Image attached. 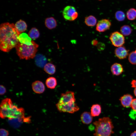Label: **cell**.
Segmentation results:
<instances>
[{
    "label": "cell",
    "mask_w": 136,
    "mask_h": 136,
    "mask_svg": "<svg viewBox=\"0 0 136 136\" xmlns=\"http://www.w3.org/2000/svg\"><path fill=\"white\" fill-rule=\"evenodd\" d=\"M20 34L13 23L8 22L2 23L0 26V50L8 52L15 47L19 42L18 37Z\"/></svg>",
    "instance_id": "1"
},
{
    "label": "cell",
    "mask_w": 136,
    "mask_h": 136,
    "mask_svg": "<svg viewBox=\"0 0 136 136\" xmlns=\"http://www.w3.org/2000/svg\"><path fill=\"white\" fill-rule=\"evenodd\" d=\"M0 111V117L2 118H7L10 120L17 119L20 122L24 121L25 118L24 109L14 105L9 98H6L2 100Z\"/></svg>",
    "instance_id": "2"
},
{
    "label": "cell",
    "mask_w": 136,
    "mask_h": 136,
    "mask_svg": "<svg viewBox=\"0 0 136 136\" xmlns=\"http://www.w3.org/2000/svg\"><path fill=\"white\" fill-rule=\"evenodd\" d=\"M93 124L95 126L94 136H111L114 133L113 124L108 117L99 118Z\"/></svg>",
    "instance_id": "3"
},
{
    "label": "cell",
    "mask_w": 136,
    "mask_h": 136,
    "mask_svg": "<svg viewBox=\"0 0 136 136\" xmlns=\"http://www.w3.org/2000/svg\"><path fill=\"white\" fill-rule=\"evenodd\" d=\"M39 45L32 40L31 45H28L19 42L15 47L16 53L20 59L26 60L35 57Z\"/></svg>",
    "instance_id": "4"
},
{
    "label": "cell",
    "mask_w": 136,
    "mask_h": 136,
    "mask_svg": "<svg viewBox=\"0 0 136 136\" xmlns=\"http://www.w3.org/2000/svg\"><path fill=\"white\" fill-rule=\"evenodd\" d=\"M56 106L58 110L60 112L73 113L79 110V108L75 101L65 104H61L57 103Z\"/></svg>",
    "instance_id": "5"
},
{
    "label": "cell",
    "mask_w": 136,
    "mask_h": 136,
    "mask_svg": "<svg viewBox=\"0 0 136 136\" xmlns=\"http://www.w3.org/2000/svg\"><path fill=\"white\" fill-rule=\"evenodd\" d=\"M64 19L69 21H73L78 17V14L75 8L73 6H68L65 7L62 12Z\"/></svg>",
    "instance_id": "6"
},
{
    "label": "cell",
    "mask_w": 136,
    "mask_h": 136,
    "mask_svg": "<svg viewBox=\"0 0 136 136\" xmlns=\"http://www.w3.org/2000/svg\"><path fill=\"white\" fill-rule=\"evenodd\" d=\"M109 39L112 45L117 47L122 46L125 42L124 36L118 31L112 33Z\"/></svg>",
    "instance_id": "7"
},
{
    "label": "cell",
    "mask_w": 136,
    "mask_h": 136,
    "mask_svg": "<svg viewBox=\"0 0 136 136\" xmlns=\"http://www.w3.org/2000/svg\"><path fill=\"white\" fill-rule=\"evenodd\" d=\"M74 93L72 91H69L62 93L60 98L58 102L61 104H65L73 101H75Z\"/></svg>",
    "instance_id": "8"
},
{
    "label": "cell",
    "mask_w": 136,
    "mask_h": 136,
    "mask_svg": "<svg viewBox=\"0 0 136 136\" xmlns=\"http://www.w3.org/2000/svg\"><path fill=\"white\" fill-rule=\"evenodd\" d=\"M111 23L109 20L103 19L98 21L96 27V30L99 32H104L110 29Z\"/></svg>",
    "instance_id": "9"
},
{
    "label": "cell",
    "mask_w": 136,
    "mask_h": 136,
    "mask_svg": "<svg viewBox=\"0 0 136 136\" xmlns=\"http://www.w3.org/2000/svg\"><path fill=\"white\" fill-rule=\"evenodd\" d=\"M114 53L119 59H124L129 55V50L122 46L116 48L114 51Z\"/></svg>",
    "instance_id": "10"
},
{
    "label": "cell",
    "mask_w": 136,
    "mask_h": 136,
    "mask_svg": "<svg viewBox=\"0 0 136 136\" xmlns=\"http://www.w3.org/2000/svg\"><path fill=\"white\" fill-rule=\"evenodd\" d=\"M133 99V97L131 95L129 94H126L121 96L119 100L123 107L128 108L130 107Z\"/></svg>",
    "instance_id": "11"
},
{
    "label": "cell",
    "mask_w": 136,
    "mask_h": 136,
    "mask_svg": "<svg viewBox=\"0 0 136 136\" xmlns=\"http://www.w3.org/2000/svg\"><path fill=\"white\" fill-rule=\"evenodd\" d=\"M32 87L33 91L38 94L43 93L45 89L43 83L39 81H36L33 82L32 84Z\"/></svg>",
    "instance_id": "12"
},
{
    "label": "cell",
    "mask_w": 136,
    "mask_h": 136,
    "mask_svg": "<svg viewBox=\"0 0 136 136\" xmlns=\"http://www.w3.org/2000/svg\"><path fill=\"white\" fill-rule=\"evenodd\" d=\"M111 70L113 74L116 76L120 75L123 72V69L122 65L117 63L113 64L111 66Z\"/></svg>",
    "instance_id": "13"
},
{
    "label": "cell",
    "mask_w": 136,
    "mask_h": 136,
    "mask_svg": "<svg viewBox=\"0 0 136 136\" xmlns=\"http://www.w3.org/2000/svg\"><path fill=\"white\" fill-rule=\"evenodd\" d=\"M15 26L17 32L20 34L25 31L27 27V25L25 22L21 19L16 22Z\"/></svg>",
    "instance_id": "14"
},
{
    "label": "cell",
    "mask_w": 136,
    "mask_h": 136,
    "mask_svg": "<svg viewBox=\"0 0 136 136\" xmlns=\"http://www.w3.org/2000/svg\"><path fill=\"white\" fill-rule=\"evenodd\" d=\"M80 119L81 121L83 124H90L92 122L93 116L90 113L85 112L81 114Z\"/></svg>",
    "instance_id": "15"
},
{
    "label": "cell",
    "mask_w": 136,
    "mask_h": 136,
    "mask_svg": "<svg viewBox=\"0 0 136 136\" xmlns=\"http://www.w3.org/2000/svg\"><path fill=\"white\" fill-rule=\"evenodd\" d=\"M45 24L46 26L50 29L55 28L57 25L56 21L53 17H50L46 18L45 20Z\"/></svg>",
    "instance_id": "16"
},
{
    "label": "cell",
    "mask_w": 136,
    "mask_h": 136,
    "mask_svg": "<svg viewBox=\"0 0 136 136\" xmlns=\"http://www.w3.org/2000/svg\"><path fill=\"white\" fill-rule=\"evenodd\" d=\"M35 57V61L37 65L40 67L44 66L46 64L47 59L44 55L39 54L36 55Z\"/></svg>",
    "instance_id": "17"
},
{
    "label": "cell",
    "mask_w": 136,
    "mask_h": 136,
    "mask_svg": "<svg viewBox=\"0 0 136 136\" xmlns=\"http://www.w3.org/2000/svg\"><path fill=\"white\" fill-rule=\"evenodd\" d=\"M19 42L28 45H31L32 43L31 39L28 35L25 33H20L18 37Z\"/></svg>",
    "instance_id": "18"
},
{
    "label": "cell",
    "mask_w": 136,
    "mask_h": 136,
    "mask_svg": "<svg viewBox=\"0 0 136 136\" xmlns=\"http://www.w3.org/2000/svg\"><path fill=\"white\" fill-rule=\"evenodd\" d=\"M101 106L98 104L93 105L91 107L90 113L93 117L99 116L101 112Z\"/></svg>",
    "instance_id": "19"
},
{
    "label": "cell",
    "mask_w": 136,
    "mask_h": 136,
    "mask_svg": "<svg viewBox=\"0 0 136 136\" xmlns=\"http://www.w3.org/2000/svg\"><path fill=\"white\" fill-rule=\"evenodd\" d=\"M46 84L47 87L51 89H54L57 85L56 79L53 77H50L46 80Z\"/></svg>",
    "instance_id": "20"
},
{
    "label": "cell",
    "mask_w": 136,
    "mask_h": 136,
    "mask_svg": "<svg viewBox=\"0 0 136 136\" xmlns=\"http://www.w3.org/2000/svg\"><path fill=\"white\" fill-rule=\"evenodd\" d=\"M97 21V19L94 16L90 15L85 18L84 22L87 26H93L96 25Z\"/></svg>",
    "instance_id": "21"
},
{
    "label": "cell",
    "mask_w": 136,
    "mask_h": 136,
    "mask_svg": "<svg viewBox=\"0 0 136 136\" xmlns=\"http://www.w3.org/2000/svg\"><path fill=\"white\" fill-rule=\"evenodd\" d=\"M44 71L48 74L52 75L54 74L56 72L55 66L50 63H46L44 66Z\"/></svg>",
    "instance_id": "22"
},
{
    "label": "cell",
    "mask_w": 136,
    "mask_h": 136,
    "mask_svg": "<svg viewBox=\"0 0 136 136\" xmlns=\"http://www.w3.org/2000/svg\"><path fill=\"white\" fill-rule=\"evenodd\" d=\"M28 35L31 39H35L39 37L40 33L37 28L35 27H32L29 31Z\"/></svg>",
    "instance_id": "23"
},
{
    "label": "cell",
    "mask_w": 136,
    "mask_h": 136,
    "mask_svg": "<svg viewBox=\"0 0 136 136\" xmlns=\"http://www.w3.org/2000/svg\"><path fill=\"white\" fill-rule=\"evenodd\" d=\"M121 33L124 36H127L130 35L132 31L131 28L128 25H124L120 28Z\"/></svg>",
    "instance_id": "24"
},
{
    "label": "cell",
    "mask_w": 136,
    "mask_h": 136,
    "mask_svg": "<svg viewBox=\"0 0 136 136\" xmlns=\"http://www.w3.org/2000/svg\"><path fill=\"white\" fill-rule=\"evenodd\" d=\"M126 16L127 19L130 20H133L136 18V9L131 8L127 11Z\"/></svg>",
    "instance_id": "25"
},
{
    "label": "cell",
    "mask_w": 136,
    "mask_h": 136,
    "mask_svg": "<svg viewBox=\"0 0 136 136\" xmlns=\"http://www.w3.org/2000/svg\"><path fill=\"white\" fill-rule=\"evenodd\" d=\"M125 17L124 13L122 11H118L115 13V18L118 21H124L125 18Z\"/></svg>",
    "instance_id": "26"
},
{
    "label": "cell",
    "mask_w": 136,
    "mask_h": 136,
    "mask_svg": "<svg viewBox=\"0 0 136 136\" xmlns=\"http://www.w3.org/2000/svg\"><path fill=\"white\" fill-rule=\"evenodd\" d=\"M128 60L131 64L136 65V52L133 51L130 52L128 55Z\"/></svg>",
    "instance_id": "27"
},
{
    "label": "cell",
    "mask_w": 136,
    "mask_h": 136,
    "mask_svg": "<svg viewBox=\"0 0 136 136\" xmlns=\"http://www.w3.org/2000/svg\"><path fill=\"white\" fill-rule=\"evenodd\" d=\"M97 46V49L99 51L103 50L105 48V44L101 42L98 43Z\"/></svg>",
    "instance_id": "28"
},
{
    "label": "cell",
    "mask_w": 136,
    "mask_h": 136,
    "mask_svg": "<svg viewBox=\"0 0 136 136\" xmlns=\"http://www.w3.org/2000/svg\"><path fill=\"white\" fill-rule=\"evenodd\" d=\"M9 134L8 131L3 128L0 130V136H8Z\"/></svg>",
    "instance_id": "29"
},
{
    "label": "cell",
    "mask_w": 136,
    "mask_h": 136,
    "mask_svg": "<svg viewBox=\"0 0 136 136\" xmlns=\"http://www.w3.org/2000/svg\"><path fill=\"white\" fill-rule=\"evenodd\" d=\"M130 107L132 110L136 111V98L133 99Z\"/></svg>",
    "instance_id": "30"
},
{
    "label": "cell",
    "mask_w": 136,
    "mask_h": 136,
    "mask_svg": "<svg viewBox=\"0 0 136 136\" xmlns=\"http://www.w3.org/2000/svg\"><path fill=\"white\" fill-rule=\"evenodd\" d=\"M129 116L131 118L133 119L136 118V111L133 110L130 112Z\"/></svg>",
    "instance_id": "31"
},
{
    "label": "cell",
    "mask_w": 136,
    "mask_h": 136,
    "mask_svg": "<svg viewBox=\"0 0 136 136\" xmlns=\"http://www.w3.org/2000/svg\"><path fill=\"white\" fill-rule=\"evenodd\" d=\"M0 94L1 95H3L6 92V89L5 87L2 85H0Z\"/></svg>",
    "instance_id": "32"
},
{
    "label": "cell",
    "mask_w": 136,
    "mask_h": 136,
    "mask_svg": "<svg viewBox=\"0 0 136 136\" xmlns=\"http://www.w3.org/2000/svg\"><path fill=\"white\" fill-rule=\"evenodd\" d=\"M98 43V41L95 39L93 40L91 42L92 45L94 46H97Z\"/></svg>",
    "instance_id": "33"
},
{
    "label": "cell",
    "mask_w": 136,
    "mask_h": 136,
    "mask_svg": "<svg viewBox=\"0 0 136 136\" xmlns=\"http://www.w3.org/2000/svg\"><path fill=\"white\" fill-rule=\"evenodd\" d=\"M131 87L133 88L136 87V80H133L131 82Z\"/></svg>",
    "instance_id": "34"
},
{
    "label": "cell",
    "mask_w": 136,
    "mask_h": 136,
    "mask_svg": "<svg viewBox=\"0 0 136 136\" xmlns=\"http://www.w3.org/2000/svg\"><path fill=\"white\" fill-rule=\"evenodd\" d=\"M130 136H136V131H135L132 132Z\"/></svg>",
    "instance_id": "35"
},
{
    "label": "cell",
    "mask_w": 136,
    "mask_h": 136,
    "mask_svg": "<svg viewBox=\"0 0 136 136\" xmlns=\"http://www.w3.org/2000/svg\"><path fill=\"white\" fill-rule=\"evenodd\" d=\"M133 92L134 95L136 96V87L134 88Z\"/></svg>",
    "instance_id": "36"
},
{
    "label": "cell",
    "mask_w": 136,
    "mask_h": 136,
    "mask_svg": "<svg viewBox=\"0 0 136 136\" xmlns=\"http://www.w3.org/2000/svg\"><path fill=\"white\" fill-rule=\"evenodd\" d=\"M98 1H101L102 0H98Z\"/></svg>",
    "instance_id": "37"
},
{
    "label": "cell",
    "mask_w": 136,
    "mask_h": 136,
    "mask_svg": "<svg viewBox=\"0 0 136 136\" xmlns=\"http://www.w3.org/2000/svg\"><path fill=\"white\" fill-rule=\"evenodd\" d=\"M135 51L136 52V50H135Z\"/></svg>",
    "instance_id": "38"
}]
</instances>
